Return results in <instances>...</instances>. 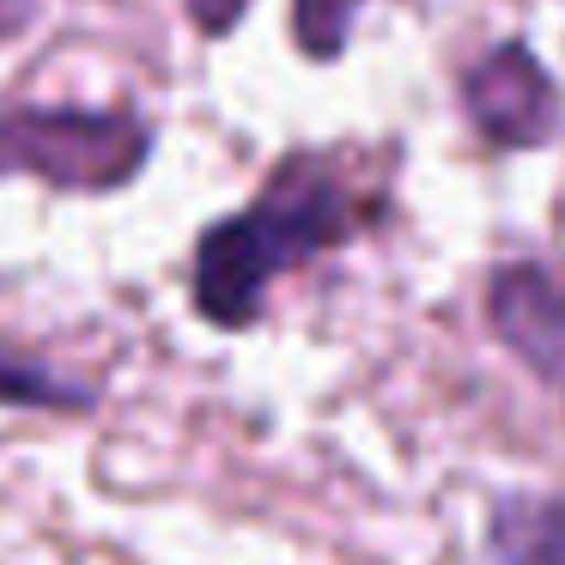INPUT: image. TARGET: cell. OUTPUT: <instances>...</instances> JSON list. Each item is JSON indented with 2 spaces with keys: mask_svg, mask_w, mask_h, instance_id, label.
<instances>
[{
  "mask_svg": "<svg viewBox=\"0 0 565 565\" xmlns=\"http://www.w3.org/2000/svg\"><path fill=\"white\" fill-rule=\"evenodd\" d=\"M353 237V201L322 164H280L256 207L213 225L195 249V305L220 329L256 322L274 274Z\"/></svg>",
  "mask_w": 565,
  "mask_h": 565,
  "instance_id": "obj_1",
  "label": "cell"
},
{
  "mask_svg": "<svg viewBox=\"0 0 565 565\" xmlns=\"http://www.w3.org/2000/svg\"><path fill=\"white\" fill-rule=\"evenodd\" d=\"M152 128L128 110H74V104H25L0 110V171L43 177L55 189H122L147 164Z\"/></svg>",
  "mask_w": 565,
  "mask_h": 565,
  "instance_id": "obj_2",
  "label": "cell"
},
{
  "mask_svg": "<svg viewBox=\"0 0 565 565\" xmlns=\"http://www.w3.org/2000/svg\"><path fill=\"white\" fill-rule=\"evenodd\" d=\"M462 98L492 147H541V140L559 135V92L541 74L535 55L516 50V43H499L468 67Z\"/></svg>",
  "mask_w": 565,
  "mask_h": 565,
  "instance_id": "obj_3",
  "label": "cell"
},
{
  "mask_svg": "<svg viewBox=\"0 0 565 565\" xmlns=\"http://www.w3.org/2000/svg\"><path fill=\"white\" fill-rule=\"evenodd\" d=\"M492 322H499L504 347L535 371L547 390L565 395V286L547 280L541 268L516 262V268L492 274Z\"/></svg>",
  "mask_w": 565,
  "mask_h": 565,
  "instance_id": "obj_4",
  "label": "cell"
},
{
  "mask_svg": "<svg viewBox=\"0 0 565 565\" xmlns=\"http://www.w3.org/2000/svg\"><path fill=\"white\" fill-rule=\"evenodd\" d=\"M492 553H499V565H565V492L499 504Z\"/></svg>",
  "mask_w": 565,
  "mask_h": 565,
  "instance_id": "obj_5",
  "label": "cell"
},
{
  "mask_svg": "<svg viewBox=\"0 0 565 565\" xmlns=\"http://www.w3.org/2000/svg\"><path fill=\"white\" fill-rule=\"evenodd\" d=\"M0 407H92V390L55 377V365L0 353Z\"/></svg>",
  "mask_w": 565,
  "mask_h": 565,
  "instance_id": "obj_6",
  "label": "cell"
},
{
  "mask_svg": "<svg viewBox=\"0 0 565 565\" xmlns=\"http://www.w3.org/2000/svg\"><path fill=\"white\" fill-rule=\"evenodd\" d=\"M359 7L365 0H292V31H298V50L317 55V62H329V55H341L347 31H353Z\"/></svg>",
  "mask_w": 565,
  "mask_h": 565,
  "instance_id": "obj_7",
  "label": "cell"
},
{
  "mask_svg": "<svg viewBox=\"0 0 565 565\" xmlns=\"http://www.w3.org/2000/svg\"><path fill=\"white\" fill-rule=\"evenodd\" d=\"M189 7V19H195L201 31H207V38H225V31L237 25V13H244L249 0H183Z\"/></svg>",
  "mask_w": 565,
  "mask_h": 565,
  "instance_id": "obj_8",
  "label": "cell"
},
{
  "mask_svg": "<svg viewBox=\"0 0 565 565\" xmlns=\"http://www.w3.org/2000/svg\"><path fill=\"white\" fill-rule=\"evenodd\" d=\"M38 13V0H0V38H19Z\"/></svg>",
  "mask_w": 565,
  "mask_h": 565,
  "instance_id": "obj_9",
  "label": "cell"
}]
</instances>
